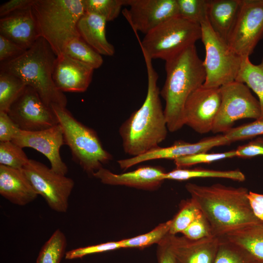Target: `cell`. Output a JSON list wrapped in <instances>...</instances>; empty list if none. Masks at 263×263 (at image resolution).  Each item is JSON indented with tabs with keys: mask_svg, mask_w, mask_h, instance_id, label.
I'll list each match as a JSON object with an SVG mask.
<instances>
[{
	"mask_svg": "<svg viewBox=\"0 0 263 263\" xmlns=\"http://www.w3.org/2000/svg\"><path fill=\"white\" fill-rule=\"evenodd\" d=\"M166 77L160 91L165 102L164 113L169 131L175 132L184 125V106L190 94L206 80L203 61L195 45L165 61Z\"/></svg>",
	"mask_w": 263,
	"mask_h": 263,
	"instance_id": "obj_3",
	"label": "cell"
},
{
	"mask_svg": "<svg viewBox=\"0 0 263 263\" xmlns=\"http://www.w3.org/2000/svg\"><path fill=\"white\" fill-rule=\"evenodd\" d=\"M123 15L137 34H147L165 21L179 16L176 0H127Z\"/></svg>",
	"mask_w": 263,
	"mask_h": 263,
	"instance_id": "obj_13",
	"label": "cell"
},
{
	"mask_svg": "<svg viewBox=\"0 0 263 263\" xmlns=\"http://www.w3.org/2000/svg\"><path fill=\"white\" fill-rule=\"evenodd\" d=\"M201 213L199 207L192 199L183 202L178 212L171 219L169 234L176 235L178 233H182Z\"/></svg>",
	"mask_w": 263,
	"mask_h": 263,
	"instance_id": "obj_34",
	"label": "cell"
},
{
	"mask_svg": "<svg viewBox=\"0 0 263 263\" xmlns=\"http://www.w3.org/2000/svg\"><path fill=\"white\" fill-rule=\"evenodd\" d=\"M221 237L242 247L255 259L263 261V222L236 229Z\"/></svg>",
	"mask_w": 263,
	"mask_h": 263,
	"instance_id": "obj_24",
	"label": "cell"
},
{
	"mask_svg": "<svg viewBox=\"0 0 263 263\" xmlns=\"http://www.w3.org/2000/svg\"><path fill=\"white\" fill-rule=\"evenodd\" d=\"M200 25L201 39L205 49L203 65L206 80L203 85L206 87L220 88L235 81L243 57L213 30L207 19Z\"/></svg>",
	"mask_w": 263,
	"mask_h": 263,
	"instance_id": "obj_8",
	"label": "cell"
},
{
	"mask_svg": "<svg viewBox=\"0 0 263 263\" xmlns=\"http://www.w3.org/2000/svg\"><path fill=\"white\" fill-rule=\"evenodd\" d=\"M24 50L17 44L0 35V62L15 58L23 54Z\"/></svg>",
	"mask_w": 263,
	"mask_h": 263,
	"instance_id": "obj_40",
	"label": "cell"
},
{
	"mask_svg": "<svg viewBox=\"0 0 263 263\" xmlns=\"http://www.w3.org/2000/svg\"><path fill=\"white\" fill-rule=\"evenodd\" d=\"M19 130L7 113L0 112V142L12 141Z\"/></svg>",
	"mask_w": 263,
	"mask_h": 263,
	"instance_id": "obj_41",
	"label": "cell"
},
{
	"mask_svg": "<svg viewBox=\"0 0 263 263\" xmlns=\"http://www.w3.org/2000/svg\"><path fill=\"white\" fill-rule=\"evenodd\" d=\"M123 248L121 241L109 242L95 245L71 249L65 253V258L70 260L82 258L86 256Z\"/></svg>",
	"mask_w": 263,
	"mask_h": 263,
	"instance_id": "obj_38",
	"label": "cell"
},
{
	"mask_svg": "<svg viewBox=\"0 0 263 263\" xmlns=\"http://www.w3.org/2000/svg\"><path fill=\"white\" fill-rule=\"evenodd\" d=\"M107 21L93 13H85L80 18L77 30L81 38L101 55L112 56L115 53L114 46L106 37Z\"/></svg>",
	"mask_w": 263,
	"mask_h": 263,
	"instance_id": "obj_22",
	"label": "cell"
},
{
	"mask_svg": "<svg viewBox=\"0 0 263 263\" xmlns=\"http://www.w3.org/2000/svg\"><path fill=\"white\" fill-rule=\"evenodd\" d=\"M242 0H209L207 20L213 30L227 42Z\"/></svg>",
	"mask_w": 263,
	"mask_h": 263,
	"instance_id": "obj_23",
	"label": "cell"
},
{
	"mask_svg": "<svg viewBox=\"0 0 263 263\" xmlns=\"http://www.w3.org/2000/svg\"><path fill=\"white\" fill-rule=\"evenodd\" d=\"M64 55L84 63L94 69L99 68L103 62L101 55L81 37L75 38L67 44Z\"/></svg>",
	"mask_w": 263,
	"mask_h": 263,
	"instance_id": "obj_28",
	"label": "cell"
},
{
	"mask_svg": "<svg viewBox=\"0 0 263 263\" xmlns=\"http://www.w3.org/2000/svg\"><path fill=\"white\" fill-rule=\"evenodd\" d=\"M166 172L159 167L145 166L132 171L116 174L101 168L93 175L106 185L124 186L137 188L153 190L165 180Z\"/></svg>",
	"mask_w": 263,
	"mask_h": 263,
	"instance_id": "obj_19",
	"label": "cell"
},
{
	"mask_svg": "<svg viewBox=\"0 0 263 263\" xmlns=\"http://www.w3.org/2000/svg\"><path fill=\"white\" fill-rule=\"evenodd\" d=\"M236 81L245 84L258 96L263 119V56L258 64L252 63L249 57H243Z\"/></svg>",
	"mask_w": 263,
	"mask_h": 263,
	"instance_id": "obj_26",
	"label": "cell"
},
{
	"mask_svg": "<svg viewBox=\"0 0 263 263\" xmlns=\"http://www.w3.org/2000/svg\"><path fill=\"white\" fill-rule=\"evenodd\" d=\"M51 108L61 127L64 143L70 149L72 159L85 172L93 176L113 159L94 130L78 121L66 107L52 105Z\"/></svg>",
	"mask_w": 263,
	"mask_h": 263,
	"instance_id": "obj_6",
	"label": "cell"
},
{
	"mask_svg": "<svg viewBox=\"0 0 263 263\" xmlns=\"http://www.w3.org/2000/svg\"><path fill=\"white\" fill-rule=\"evenodd\" d=\"M176 263H213L219 238L211 236L197 240L169 234Z\"/></svg>",
	"mask_w": 263,
	"mask_h": 263,
	"instance_id": "obj_20",
	"label": "cell"
},
{
	"mask_svg": "<svg viewBox=\"0 0 263 263\" xmlns=\"http://www.w3.org/2000/svg\"><path fill=\"white\" fill-rule=\"evenodd\" d=\"M158 244L157 255L158 263H176L172 251L169 233Z\"/></svg>",
	"mask_w": 263,
	"mask_h": 263,
	"instance_id": "obj_43",
	"label": "cell"
},
{
	"mask_svg": "<svg viewBox=\"0 0 263 263\" xmlns=\"http://www.w3.org/2000/svg\"><path fill=\"white\" fill-rule=\"evenodd\" d=\"M219 238V246L213 263H252L257 260L239 245Z\"/></svg>",
	"mask_w": 263,
	"mask_h": 263,
	"instance_id": "obj_30",
	"label": "cell"
},
{
	"mask_svg": "<svg viewBox=\"0 0 263 263\" xmlns=\"http://www.w3.org/2000/svg\"><path fill=\"white\" fill-rule=\"evenodd\" d=\"M12 141L22 148H31L41 153L48 159L51 169L56 172L63 175L67 173L68 167L62 161L59 152L65 143L59 124L39 131L20 130Z\"/></svg>",
	"mask_w": 263,
	"mask_h": 263,
	"instance_id": "obj_15",
	"label": "cell"
},
{
	"mask_svg": "<svg viewBox=\"0 0 263 263\" xmlns=\"http://www.w3.org/2000/svg\"><path fill=\"white\" fill-rule=\"evenodd\" d=\"M143 55L147 71V95L140 108L133 112L119 129L124 151L132 157L159 147L169 131L157 86L158 74L152 59L145 54Z\"/></svg>",
	"mask_w": 263,
	"mask_h": 263,
	"instance_id": "obj_2",
	"label": "cell"
},
{
	"mask_svg": "<svg viewBox=\"0 0 263 263\" xmlns=\"http://www.w3.org/2000/svg\"><path fill=\"white\" fill-rule=\"evenodd\" d=\"M29 160L22 148L12 141L0 142V165L22 169Z\"/></svg>",
	"mask_w": 263,
	"mask_h": 263,
	"instance_id": "obj_35",
	"label": "cell"
},
{
	"mask_svg": "<svg viewBox=\"0 0 263 263\" xmlns=\"http://www.w3.org/2000/svg\"><path fill=\"white\" fill-rule=\"evenodd\" d=\"M223 134L230 143L263 135V119H258L240 126L233 127Z\"/></svg>",
	"mask_w": 263,
	"mask_h": 263,
	"instance_id": "obj_37",
	"label": "cell"
},
{
	"mask_svg": "<svg viewBox=\"0 0 263 263\" xmlns=\"http://www.w3.org/2000/svg\"><path fill=\"white\" fill-rule=\"evenodd\" d=\"M224 134L207 137L195 143L177 141L172 145L167 147L160 146L144 154L129 158L120 159L117 163L121 169H127L145 161L156 159H172L207 152L213 148L230 144Z\"/></svg>",
	"mask_w": 263,
	"mask_h": 263,
	"instance_id": "obj_16",
	"label": "cell"
},
{
	"mask_svg": "<svg viewBox=\"0 0 263 263\" xmlns=\"http://www.w3.org/2000/svg\"><path fill=\"white\" fill-rule=\"evenodd\" d=\"M252 210L254 215L263 222V207L252 198L248 196Z\"/></svg>",
	"mask_w": 263,
	"mask_h": 263,
	"instance_id": "obj_45",
	"label": "cell"
},
{
	"mask_svg": "<svg viewBox=\"0 0 263 263\" xmlns=\"http://www.w3.org/2000/svg\"><path fill=\"white\" fill-rule=\"evenodd\" d=\"M57 56L42 37L19 56L0 63V71L20 78L26 86L33 88L44 103L66 107L67 98L57 89L53 80Z\"/></svg>",
	"mask_w": 263,
	"mask_h": 263,
	"instance_id": "obj_4",
	"label": "cell"
},
{
	"mask_svg": "<svg viewBox=\"0 0 263 263\" xmlns=\"http://www.w3.org/2000/svg\"><path fill=\"white\" fill-rule=\"evenodd\" d=\"M237 157L236 150L224 152L207 153L200 152L174 159L176 168H187L199 164H209L212 162Z\"/></svg>",
	"mask_w": 263,
	"mask_h": 263,
	"instance_id": "obj_36",
	"label": "cell"
},
{
	"mask_svg": "<svg viewBox=\"0 0 263 263\" xmlns=\"http://www.w3.org/2000/svg\"><path fill=\"white\" fill-rule=\"evenodd\" d=\"M32 9L40 36L57 56L67 44L79 38L77 24L85 13L84 0H34Z\"/></svg>",
	"mask_w": 263,
	"mask_h": 263,
	"instance_id": "obj_5",
	"label": "cell"
},
{
	"mask_svg": "<svg viewBox=\"0 0 263 263\" xmlns=\"http://www.w3.org/2000/svg\"><path fill=\"white\" fill-rule=\"evenodd\" d=\"M248 196L254 199L263 207V194L249 191Z\"/></svg>",
	"mask_w": 263,
	"mask_h": 263,
	"instance_id": "obj_46",
	"label": "cell"
},
{
	"mask_svg": "<svg viewBox=\"0 0 263 263\" xmlns=\"http://www.w3.org/2000/svg\"><path fill=\"white\" fill-rule=\"evenodd\" d=\"M0 35L24 50L40 37L32 6L0 19Z\"/></svg>",
	"mask_w": 263,
	"mask_h": 263,
	"instance_id": "obj_18",
	"label": "cell"
},
{
	"mask_svg": "<svg viewBox=\"0 0 263 263\" xmlns=\"http://www.w3.org/2000/svg\"><path fill=\"white\" fill-rule=\"evenodd\" d=\"M22 169L36 193L43 198L53 210L60 213L67 211L69 198L75 185L72 178L33 159H30Z\"/></svg>",
	"mask_w": 263,
	"mask_h": 263,
	"instance_id": "obj_10",
	"label": "cell"
},
{
	"mask_svg": "<svg viewBox=\"0 0 263 263\" xmlns=\"http://www.w3.org/2000/svg\"><path fill=\"white\" fill-rule=\"evenodd\" d=\"M263 38V0H242L228 44L242 57H249Z\"/></svg>",
	"mask_w": 263,
	"mask_h": 263,
	"instance_id": "obj_11",
	"label": "cell"
},
{
	"mask_svg": "<svg viewBox=\"0 0 263 263\" xmlns=\"http://www.w3.org/2000/svg\"><path fill=\"white\" fill-rule=\"evenodd\" d=\"M221 102L220 88L202 85L191 93L184 106L185 125L199 133L212 132Z\"/></svg>",
	"mask_w": 263,
	"mask_h": 263,
	"instance_id": "obj_14",
	"label": "cell"
},
{
	"mask_svg": "<svg viewBox=\"0 0 263 263\" xmlns=\"http://www.w3.org/2000/svg\"><path fill=\"white\" fill-rule=\"evenodd\" d=\"M171 220L160 224L151 231L121 241L123 248H144L160 243L169 233Z\"/></svg>",
	"mask_w": 263,
	"mask_h": 263,
	"instance_id": "obj_31",
	"label": "cell"
},
{
	"mask_svg": "<svg viewBox=\"0 0 263 263\" xmlns=\"http://www.w3.org/2000/svg\"><path fill=\"white\" fill-rule=\"evenodd\" d=\"M7 113L21 131H39L58 124L51 108L44 103L35 89L28 86L11 105Z\"/></svg>",
	"mask_w": 263,
	"mask_h": 263,
	"instance_id": "obj_12",
	"label": "cell"
},
{
	"mask_svg": "<svg viewBox=\"0 0 263 263\" xmlns=\"http://www.w3.org/2000/svg\"><path fill=\"white\" fill-rule=\"evenodd\" d=\"M196 178H218L239 182L245 180L244 174L240 170H219L203 169L176 168L167 172L165 180L184 181Z\"/></svg>",
	"mask_w": 263,
	"mask_h": 263,
	"instance_id": "obj_25",
	"label": "cell"
},
{
	"mask_svg": "<svg viewBox=\"0 0 263 263\" xmlns=\"http://www.w3.org/2000/svg\"><path fill=\"white\" fill-rule=\"evenodd\" d=\"M66 246L64 233L56 229L41 248L36 263H60L65 257Z\"/></svg>",
	"mask_w": 263,
	"mask_h": 263,
	"instance_id": "obj_27",
	"label": "cell"
},
{
	"mask_svg": "<svg viewBox=\"0 0 263 263\" xmlns=\"http://www.w3.org/2000/svg\"><path fill=\"white\" fill-rule=\"evenodd\" d=\"M187 191L208 222L213 236L221 237L236 229L263 222L254 215L244 187L220 184L185 185Z\"/></svg>",
	"mask_w": 263,
	"mask_h": 263,
	"instance_id": "obj_1",
	"label": "cell"
},
{
	"mask_svg": "<svg viewBox=\"0 0 263 263\" xmlns=\"http://www.w3.org/2000/svg\"><path fill=\"white\" fill-rule=\"evenodd\" d=\"M85 12L96 14L110 21L120 14L127 0H84Z\"/></svg>",
	"mask_w": 263,
	"mask_h": 263,
	"instance_id": "obj_33",
	"label": "cell"
},
{
	"mask_svg": "<svg viewBox=\"0 0 263 263\" xmlns=\"http://www.w3.org/2000/svg\"><path fill=\"white\" fill-rule=\"evenodd\" d=\"M220 89L221 102L212 130L213 133H225L240 119L261 118L260 103L245 84L235 80Z\"/></svg>",
	"mask_w": 263,
	"mask_h": 263,
	"instance_id": "obj_9",
	"label": "cell"
},
{
	"mask_svg": "<svg viewBox=\"0 0 263 263\" xmlns=\"http://www.w3.org/2000/svg\"><path fill=\"white\" fill-rule=\"evenodd\" d=\"M191 240H197L213 236L209 225L201 213L182 233Z\"/></svg>",
	"mask_w": 263,
	"mask_h": 263,
	"instance_id": "obj_39",
	"label": "cell"
},
{
	"mask_svg": "<svg viewBox=\"0 0 263 263\" xmlns=\"http://www.w3.org/2000/svg\"><path fill=\"white\" fill-rule=\"evenodd\" d=\"M252 263H263V261L256 260Z\"/></svg>",
	"mask_w": 263,
	"mask_h": 263,
	"instance_id": "obj_47",
	"label": "cell"
},
{
	"mask_svg": "<svg viewBox=\"0 0 263 263\" xmlns=\"http://www.w3.org/2000/svg\"><path fill=\"white\" fill-rule=\"evenodd\" d=\"M94 70L88 65L63 55L56 57L53 80L63 93L84 92L92 81Z\"/></svg>",
	"mask_w": 263,
	"mask_h": 263,
	"instance_id": "obj_17",
	"label": "cell"
},
{
	"mask_svg": "<svg viewBox=\"0 0 263 263\" xmlns=\"http://www.w3.org/2000/svg\"><path fill=\"white\" fill-rule=\"evenodd\" d=\"M34 0H10L0 6V18L32 5Z\"/></svg>",
	"mask_w": 263,
	"mask_h": 263,
	"instance_id": "obj_44",
	"label": "cell"
},
{
	"mask_svg": "<svg viewBox=\"0 0 263 263\" xmlns=\"http://www.w3.org/2000/svg\"><path fill=\"white\" fill-rule=\"evenodd\" d=\"M201 35L200 25L177 16L160 24L139 42L142 53L152 60L166 61L194 45Z\"/></svg>",
	"mask_w": 263,
	"mask_h": 263,
	"instance_id": "obj_7",
	"label": "cell"
},
{
	"mask_svg": "<svg viewBox=\"0 0 263 263\" xmlns=\"http://www.w3.org/2000/svg\"><path fill=\"white\" fill-rule=\"evenodd\" d=\"M179 16L201 25L207 19L209 0H176Z\"/></svg>",
	"mask_w": 263,
	"mask_h": 263,
	"instance_id": "obj_32",
	"label": "cell"
},
{
	"mask_svg": "<svg viewBox=\"0 0 263 263\" xmlns=\"http://www.w3.org/2000/svg\"><path fill=\"white\" fill-rule=\"evenodd\" d=\"M0 194L12 204L25 206L38 197L22 169L0 165Z\"/></svg>",
	"mask_w": 263,
	"mask_h": 263,
	"instance_id": "obj_21",
	"label": "cell"
},
{
	"mask_svg": "<svg viewBox=\"0 0 263 263\" xmlns=\"http://www.w3.org/2000/svg\"><path fill=\"white\" fill-rule=\"evenodd\" d=\"M236 150L237 157L243 158L263 155V138L258 137L247 144L240 146Z\"/></svg>",
	"mask_w": 263,
	"mask_h": 263,
	"instance_id": "obj_42",
	"label": "cell"
},
{
	"mask_svg": "<svg viewBox=\"0 0 263 263\" xmlns=\"http://www.w3.org/2000/svg\"><path fill=\"white\" fill-rule=\"evenodd\" d=\"M27 86L18 77L0 71V112L8 111Z\"/></svg>",
	"mask_w": 263,
	"mask_h": 263,
	"instance_id": "obj_29",
	"label": "cell"
}]
</instances>
